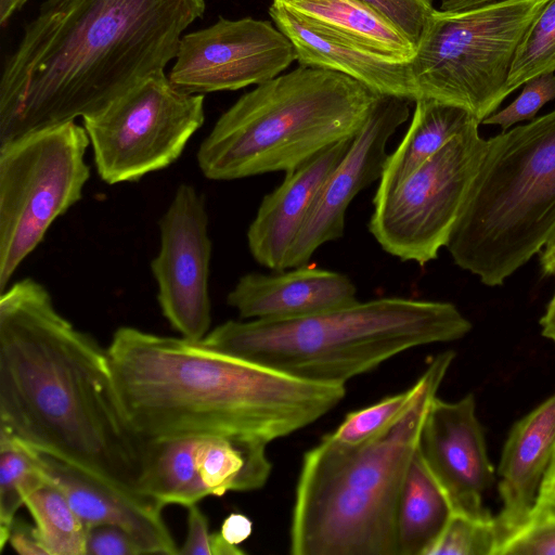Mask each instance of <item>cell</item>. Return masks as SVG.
I'll return each instance as SVG.
<instances>
[{
  "instance_id": "cell-31",
  "label": "cell",
  "mask_w": 555,
  "mask_h": 555,
  "mask_svg": "<svg viewBox=\"0 0 555 555\" xmlns=\"http://www.w3.org/2000/svg\"><path fill=\"white\" fill-rule=\"evenodd\" d=\"M495 555H555V518L528 517L500 544Z\"/></svg>"
},
{
  "instance_id": "cell-23",
  "label": "cell",
  "mask_w": 555,
  "mask_h": 555,
  "mask_svg": "<svg viewBox=\"0 0 555 555\" xmlns=\"http://www.w3.org/2000/svg\"><path fill=\"white\" fill-rule=\"evenodd\" d=\"M473 124L479 121L460 106L434 99L416 100L410 127L398 147L389 154L374 197L396 189Z\"/></svg>"
},
{
  "instance_id": "cell-37",
  "label": "cell",
  "mask_w": 555,
  "mask_h": 555,
  "mask_svg": "<svg viewBox=\"0 0 555 555\" xmlns=\"http://www.w3.org/2000/svg\"><path fill=\"white\" fill-rule=\"evenodd\" d=\"M219 532L229 543L238 545L250 537L253 521L246 515L233 512L223 519Z\"/></svg>"
},
{
  "instance_id": "cell-16",
  "label": "cell",
  "mask_w": 555,
  "mask_h": 555,
  "mask_svg": "<svg viewBox=\"0 0 555 555\" xmlns=\"http://www.w3.org/2000/svg\"><path fill=\"white\" fill-rule=\"evenodd\" d=\"M416 452L452 513L491 514L482 504V495L495 481V473L473 393L452 402L437 396L433 399Z\"/></svg>"
},
{
  "instance_id": "cell-9",
  "label": "cell",
  "mask_w": 555,
  "mask_h": 555,
  "mask_svg": "<svg viewBox=\"0 0 555 555\" xmlns=\"http://www.w3.org/2000/svg\"><path fill=\"white\" fill-rule=\"evenodd\" d=\"M90 140L75 120L0 144V291L51 224L80 201Z\"/></svg>"
},
{
  "instance_id": "cell-10",
  "label": "cell",
  "mask_w": 555,
  "mask_h": 555,
  "mask_svg": "<svg viewBox=\"0 0 555 555\" xmlns=\"http://www.w3.org/2000/svg\"><path fill=\"white\" fill-rule=\"evenodd\" d=\"M204 99L178 89L163 72L82 117L100 178L137 181L175 163L204 124Z\"/></svg>"
},
{
  "instance_id": "cell-25",
  "label": "cell",
  "mask_w": 555,
  "mask_h": 555,
  "mask_svg": "<svg viewBox=\"0 0 555 555\" xmlns=\"http://www.w3.org/2000/svg\"><path fill=\"white\" fill-rule=\"evenodd\" d=\"M24 505L48 555H86L88 528L55 485L48 481L34 490Z\"/></svg>"
},
{
  "instance_id": "cell-3",
  "label": "cell",
  "mask_w": 555,
  "mask_h": 555,
  "mask_svg": "<svg viewBox=\"0 0 555 555\" xmlns=\"http://www.w3.org/2000/svg\"><path fill=\"white\" fill-rule=\"evenodd\" d=\"M117 399L143 440L225 436L266 444L332 411L345 384L296 377L202 340L131 326L106 348Z\"/></svg>"
},
{
  "instance_id": "cell-22",
  "label": "cell",
  "mask_w": 555,
  "mask_h": 555,
  "mask_svg": "<svg viewBox=\"0 0 555 555\" xmlns=\"http://www.w3.org/2000/svg\"><path fill=\"white\" fill-rule=\"evenodd\" d=\"M311 25L378 53L411 61L415 44L385 15L361 0L274 2Z\"/></svg>"
},
{
  "instance_id": "cell-42",
  "label": "cell",
  "mask_w": 555,
  "mask_h": 555,
  "mask_svg": "<svg viewBox=\"0 0 555 555\" xmlns=\"http://www.w3.org/2000/svg\"><path fill=\"white\" fill-rule=\"evenodd\" d=\"M28 0H0V24L2 27Z\"/></svg>"
},
{
  "instance_id": "cell-39",
  "label": "cell",
  "mask_w": 555,
  "mask_h": 555,
  "mask_svg": "<svg viewBox=\"0 0 555 555\" xmlns=\"http://www.w3.org/2000/svg\"><path fill=\"white\" fill-rule=\"evenodd\" d=\"M501 0H441L440 10L447 13H456L476 9Z\"/></svg>"
},
{
  "instance_id": "cell-18",
  "label": "cell",
  "mask_w": 555,
  "mask_h": 555,
  "mask_svg": "<svg viewBox=\"0 0 555 555\" xmlns=\"http://www.w3.org/2000/svg\"><path fill=\"white\" fill-rule=\"evenodd\" d=\"M357 301L348 275L308 263L274 274L246 273L227 296L242 319L264 321L306 318Z\"/></svg>"
},
{
  "instance_id": "cell-1",
  "label": "cell",
  "mask_w": 555,
  "mask_h": 555,
  "mask_svg": "<svg viewBox=\"0 0 555 555\" xmlns=\"http://www.w3.org/2000/svg\"><path fill=\"white\" fill-rule=\"evenodd\" d=\"M0 428L38 452L140 491L147 441L121 411L107 350L64 318L30 278L0 296Z\"/></svg>"
},
{
  "instance_id": "cell-32",
  "label": "cell",
  "mask_w": 555,
  "mask_h": 555,
  "mask_svg": "<svg viewBox=\"0 0 555 555\" xmlns=\"http://www.w3.org/2000/svg\"><path fill=\"white\" fill-rule=\"evenodd\" d=\"M388 17L414 44L435 11L434 0H361Z\"/></svg>"
},
{
  "instance_id": "cell-43",
  "label": "cell",
  "mask_w": 555,
  "mask_h": 555,
  "mask_svg": "<svg viewBox=\"0 0 555 555\" xmlns=\"http://www.w3.org/2000/svg\"><path fill=\"white\" fill-rule=\"evenodd\" d=\"M282 1H285V0H273V2H282Z\"/></svg>"
},
{
  "instance_id": "cell-8",
  "label": "cell",
  "mask_w": 555,
  "mask_h": 555,
  "mask_svg": "<svg viewBox=\"0 0 555 555\" xmlns=\"http://www.w3.org/2000/svg\"><path fill=\"white\" fill-rule=\"evenodd\" d=\"M547 1L501 0L456 13L435 9L410 61L418 99L460 106L481 124L509 95L515 52Z\"/></svg>"
},
{
  "instance_id": "cell-4",
  "label": "cell",
  "mask_w": 555,
  "mask_h": 555,
  "mask_svg": "<svg viewBox=\"0 0 555 555\" xmlns=\"http://www.w3.org/2000/svg\"><path fill=\"white\" fill-rule=\"evenodd\" d=\"M438 356L416 404L384 436L349 447L326 434L304 453L291 515L292 555H398L403 482L429 405L455 358L452 350Z\"/></svg>"
},
{
  "instance_id": "cell-14",
  "label": "cell",
  "mask_w": 555,
  "mask_h": 555,
  "mask_svg": "<svg viewBox=\"0 0 555 555\" xmlns=\"http://www.w3.org/2000/svg\"><path fill=\"white\" fill-rule=\"evenodd\" d=\"M160 248L151 262L164 317L182 337L202 340L211 324V241L205 198L180 184L159 220Z\"/></svg>"
},
{
  "instance_id": "cell-29",
  "label": "cell",
  "mask_w": 555,
  "mask_h": 555,
  "mask_svg": "<svg viewBox=\"0 0 555 555\" xmlns=\"http://www.w3.org/2000/svg\"><path fill=\"white\" fill-rule=\"evenodd\" d=\"M500 539L495 516L450 514L426 555H495Z\"/></svg>"
},
{
  "instance_id": "cell-17",
  "label": "cell",
  "mask_w": 555,
  "mask_h": 555,
  "mask_svg": "<svg viewBox=\"0 0 555 555\" xmlns=\"http://www.w3.org/2000/svg\"><path fill=\"white\" fill-rule=\"evenodd\" d=\"M38 457L48 480L62 490L88 529L99 525L117 526L135 540L144 554L179 553L163 517L165 505L162 502L48 454L38 452Z\"/></svg>"
},
{
  "instance_id": "cell-27",
  "label": "cell",
  "mask_w": 555,
  "mask_h": 555,
  "mask_svg": "<svg viewBox=\"0 0 555 555\" xmlns=\"http://www.w3.org/2000/svg\"><path fill=\"white\" fill-rule=\"evenodd\" d=\"M437 354L417 380L406 390L383 398L369 406L349 412L328 436L336 442L356 447L376 440L393 428L416 404L438 365Z\"/></svg>"
},
{
  "instance_id": "cell-21",
  "label": "cell",
  "mask_w": 555,
  "mask_h": 555,
  "mask_svg": "<svg viewBox=\"0 0 555 555\" xmlns=\"http://www.w3.org/2000/svg\"><path fill=\"white\" fill-rule=\"evenodd\" d=\"M554 454L555 393L518 420L505 440L498 466L499 546L527 520Z\"/></svg>"
},
{
  "instance_id": "cell-13",
  "label": "cell",
  "mask_w": 555,
  "mask_h": 555,
  "mask_svg": "<svg viewBox=\"0 0 555 555\" xmlns=\"http://www.w3.org/2000/svg\"><path fill=\"white\" fill-rule=\"evenodd\" d=\"M168 78L192 94L233 91L279 76L294 61L289 39L270 21L219 20L183 35Z\"/></svg>"
},
{
  "instance_id": "cell-12",
  "label": "cell",
  "mask_w": 555,
  "mask_h": 555,
  "mask_svg": "<svg viewBox=\"0 0 555 555\" xmlns=\"http://www.w3.org/2000/svg\"><path fill=\"white\" fill-rule=\"evenodd\" d=\"M266 443L225 436L150 440L141 492L165 506H191L206 496L261 489L272 463Z\"/></svg>"
},
{
  "instance_id": "cell-7",
  "label": "cell",
  "mask_w": 555,
  "mask_h": 555,
  "mask_svg": "<svg viewBox=\"0 0 555 555\" xmlns=\"http://www.w3.org/2000/svg\"><path fill=\"white\" fill-rule=\"evenodd\" d=\"M487 142L446 248L455 264L494 287L555 230V109Z\"/></svg>"
},
{
  "instance_id": "cell-24",
  "label": "cell",
  "mask_w": 555,
  "mask_h": 555,
  "mask_svg": "<svg viewBox=\"0 0 555 555\" xmlns=\"http://www.w3.org/2000/svg\"><path fill=\"white\" fill-rule=\"evenodd\" d=\"M450 514L448 500L415 451L398 504V555H426Z\"/></svg>"
},
{
  "instance_id": "cell-35",
  "label": "cell",
  "mask_w": 555,
  "mask_h": 555,
  "mask_svg": "<svg viewBox=\"0 0 555 555\" xmlns=\"http://www.w3.org/2000/svg\"><path fill=\"white\" fill-rule=\"evenodd\" d=\"M8 543L20 555H48L38 539L35 526L23 519L14 520Z\"/></svg>"
},
{
  "instance_id": "cell-19",
  "label": "cell",
  "mask_w": 555,
  "mask_h": 555,
  "mask_svg": "<svg viewBox=\"0 0 555 555\" xmlns=\"http://www.w3.org/2000/svg\"><path fill=\"white\" fill-rule=\"evenodd\" d=\"M269 15L289 39L300 66L347 75L372 91L411 102L418 99L410 61L378 53L311 25L279 3Z\"/></svg>"
},
{
  "instance_id": "cell-36",
  "label": "cell",
  "mask_w": 555,
  "mask_h": 555,
  "mask_svg": "<svg viewBox=\"0 0 555 555\" xmlns=\"http://www.w3.org/2000/svg\"><path fill=\"white\" fill-rule=\"evenodd\" d=\"M528 517L555 518V454L544 474Z\"/></svg>"
},
{
  "instance_id": "cell-2",
  "label": "cell",
  "mask_w": 555,
  "mask_h": 555,
  "mask_svg": "<svg viewBox=\"0 0 555 555\" xmlns=\"http://www.w3.org/2000/svg\"><path fill=\"white\" fill-rule=\"evenodd\" d=\"M204 0H46L0 79V144L96 113L163 73Z\"/></svg>"
},
{
  "instance_id": "cell-5",
  "label": "cell",
  "mask_w": 555,
  "mask_h": 555,
  "mask_svg": "<svg viewBox=\"0 0 555 555\" xmlns=\"http://www.w3.org/2000/svg\"><path fill=\"white\" fill-rule=\"evenodd\" d=\"M470 330L451 302L385 297L294 320H229L203 341L296 377L346 384L403 351Z\"/></svg>"
},
{
  "instance_id": "cell-26",
  "label": "cell",
  "mask_w": 555,
  "mask_h": 555,
  "mask_svg": "<svg viewBox=\"0 0 555 555\" xmlns=\"http://www.w3.org/2000/svg\"><path fill=\"white\" fill-rule=\"evenodd\" d=\"M49 480L38 452L0 428V551L25 498Z\"/></svg>"
},
{
  "instance_id": "cell-40",
  "label": "cell",
  "mask_w": 555,
  "mask_h": 555,
  "mask_svg": "<svg viewBox=\"0 0 555 555\" xmlns=\"http://www.w3.org/2000/svg\"><path fill=\"white\" fill-rule=\"evenodd\" d=\"M210 552L211 555H244L245 551L237 545L229 543L220 532L210 534Z\"/></svg>"
},
{
  "instance_id": "cell-20",
  "label": "cell",
  "mask_w": 555,
  "mask_h": 555,
  "mask_svg": "<svg viewBox=\"0 0 555 555\" xmlns=\"http://www.w3.org/2000/svg\"><path fill=\"white\" fill-rule=\"evenodd\" d=\"M352 139L341 141L293 171L263 196L247 230L253 258L274 271L286 269L292 246L322 186L349 150Z\"/></svg>"
},
{
  "instance_id": "cell-11",
  "label": "cell",
  "mask_w": 555,
  "mask_h": 555,
  "mask_svg": "<svg viewBox=\"0 0 555 555\" xmlns=\"http://www.w3.org/2000/svg\"><path fill=\"white\" fill-rule=\"evenodd\" d=\"M478 128L470 125L396 189L373 197L367 227L386 253L424 266L447 246L487 149Z\"/></svg>"
},
{
  "instance_id": "cell-34",
  "label": "cell",
  "mask_w": 555,
  "mask_h": 555,
  "mask_svg": "<svg viewBox=\"0 0 555 555\" xmlns=\"http://www.w3.org/2000/svg\"><path fill=\"white\" fill-rule=\"evenodd\" d=\"M188 533L181 555H211L208 519L197 504L188 506Z\"/></svg>"
},
{
  "instance_id": "cell-28",
  "label": "cell",
  "mask_w": 555,
  "mask_h": 555,
  "mask_svg": "<svg viewBox=\"0 0 555 555\" xmlns=\"http://www.w3.org/2000/svg\"><path fill=\"white\" fill-rule=\"evenodd\" d=\"M555 73V0H548L522 37L507 78L509 94L531 78Z\"/></svg>"
},
{
  "instance_id": "cell-6",
  "label": "cell",
  "mask_w": 555,
  "mask_h": 555,
  "mask_svg": "<svg viewBox=\"0 0 555 555\" xmlns=\"http://www.w3.org/2000/svg\"><path fill=\"white\" fill-rule=\"evenodd\" d=\"M380 94L338 72L300 66L243 94L197 151L210 180L295 170L352 139Z\"/></svg>"
},
{
  "instance_id": "cell-15",
  "label": "cell",
  "mask_w": 555,
  "mask_h": 555,
  "mask_svg": "<svg viewBox=\"0 0 555 555\" xmlns=\"http://www.w3.org/2000/svg\"><path fill=\"white\" fill-rule=\"evenodd\" d=\"M409 100L380 94L365 124L322 186L289 251L286 269L307 264L323 244L344 235L347 208L356 195L380 180L387 143L410 116Z\"/></svg>"
},
{
  "instance_id": "cell-30",
  "label": "cell",
  "mask_w": 555,
  "mask_h": 555,
  "mask_svg": "<svg viewBox=\"0 0 555 555\" xmlns=\"http://www.w3.org/2000/svg\"><path fill=\"white\" fill-rule=\"evenodd\" d=\"M522 86L518 98L505 108L488 116L481 124L496 125L503 131L508 130L517 122L533 120L540 108L555 99V73L531 78Z\"/></svg>"
},
{
  "instance_id": "cell-41",
  "label": "cell",
  "mask_w": 555,
  "mask_h": 555,
  "mask_svg": "<svg viewBox=\"0 0 555 555\" xmlns=\"http://www.w3.org/2000/svg\"><path fill=\"white\" fill-rule=\"evenodd\" d=\"M542 335L555 344V292L540 319Z\"/></svg>"
},
{
  "instance_id": "cell-33",
  "label": "cell",
  "mask_w": 555,
  "mask_h": 555,
  "mask_svg": "<svg viewBox=\"0 0 555 555\" xmlns=\"http://www.w3.org/2000/svg\"><path fill=\"white\" fill-rule=\"evenodd\" d=\"M135 540L122 528L99 525L88 529L86 555H141Z\"/></svg>"
},
{
  "instance_id": "cell-38",
  "label": "cell",
  "mask_w": 555,
  "mask_h": 555,
  "mask_svg": "<svg viewBox=\"0 0 555 555\" xmlns=\"http://www.w3.org/2000/svg\"><path fill=\"white\" fill-rule=\"evenodd\" d=\"M540 266L543 275L555 276V230L541 249Z\"/></svg>"
}]
</instances>
